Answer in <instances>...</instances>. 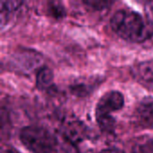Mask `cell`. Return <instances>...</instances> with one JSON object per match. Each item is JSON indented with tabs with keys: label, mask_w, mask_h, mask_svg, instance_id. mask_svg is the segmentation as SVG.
I'll return each instance as SVG.
<instances>
[{
	"label": "cell",
	"mask_w": 153,
	"mask_h": 153,
	"mask_svg": "<svg viewBox=\"0 0 153 153\" xmlns=\"http://www.w3.org/2000/svg\"><path fill=\"white\" fill-rule=\"evenodd\" d=\"M70 90L73 94L77 97H85L89 95L93 90V84L88 83H76L70 87Z\"/></svg>",
	"instance_id": "10"
},
{
	"label": "cell",
	"mask_w": 153,
	"mask_h": 153,
	"mask_svg": "<svg viewBox=\"0 0 153 153\" xmlns=\"http://www.w3.org/2000/svg\"><path fill=\"white\" fill-rule=\"evenodd\" d=\"M135 153H153V143L152 141H145L135 144Z\"/></svg>",
	"instance_id": "12"
},
{
	"label": "cell",
	"mask_w": 153,
	"mask_h": 153,
	"mask_svg": "<svg viewBox=\"0 0 153 153\" xmlns=\"http://www.w3.org/2000/svg\"><path fill=\"white\" fill-rule=\"evenodd\" d=\"M49 13L52 16H54L56 19H59L65 14L64 7L59 3H51L49 6Z\"/></svg>",
	"instance_id": "13"
},
{
	"label": "cell",
	"mask_w": 153,
	"mask_h": 153,
	"mask_svg": "<svg viewBox=\"0 0 153 153\" xmlns=\"http://www.w3.org/2000/svg\"><path fill=\"white\" fill-rule=\"evenodd\" d=\"M43 56L34 49L22 48L11 57V65L21 73H30L43 65Z\"/></svg>",
	"instance_id": "4"
},
{
	"label": "cell",
	"mask_w": 153,
	"mask_h": 153,
	"mask_svg": "<svg viewBox=\"0 0 153 153\" xmlns=\"http://www.w3.org/2000/svg\"><path fill=\"white\" fill-rule=\"evenodd\" d=\"M61 134L67 142L76 145L87 138L88 129L82 121L74 118H67L62 122Z\"/></svg>",
	"instance_id": "5"
},
{
	"label": "cell",
	"mask_w": 153,
	"mask_h": 153,
	"mask_svg": "<svg viewBox=\"0 0 153 153\" xmlns=\"http://www.w3.org/2000/svg\"><path fill=\"white\" fill-rule=\"evenodd\" d=\"M124 105V95L118 91H110L101 96L96 105L95 117L102 132L107 134L114 133L116 120L111 114L122 109Z\"/></svg>",
	"instance_id": "2"
},
{
	"label": "cell",
	"mask_w": 153,
	"mask_h": 153,
	"mask_svg": "<svg viewBox=\"0 0 153 153\" xmlns=\"http://www.w3.org/2000/svg\"><path fill=\"white\" fill-rule=\"evenodd\" d=\"M136 127L141 129H153V98L144 97L136 106L133 116Z\"/></svg>",
	"instance_id": "6"
},
{
	"label": "cell",
	"mask_w": 153,
	"mask_h": 153,
	"mask_svg": "<svg viewBox=\"0 0 153 153\" xmlns=\"http://www.w3.org/2000/svg\"><path fill=\"white\" fill-rule=\"evenodd\" d=\"M54 86V74L48 66H42L36 74V87L39 91H48Z\"/></svg>",
	"instance_id": "8"
},
{
	"label": "cell",
	"mask_w": 153,
	"mask_h": 153,
	"mask_svg": "<svg viewBox=\"0 0 153 153\" xmlns=\"http://www.w3.org/2000/svg\"><path fill=\"white\" fill-rule=\"evenodd\" d=\"M22 143L32 153H56L58 141L48 129L28 126L20 131Z\"/></svg>",
	"instance_id": "3"
},
{
	"label": "cell",
	"mask_w": 153,
	"mask_h": 153,
	"mask_svg": "<svg viewBox=\"0 0 153 153\" xmlns=\"http://www.w3.org/2000/svg\"><path fill=\"white\" fill-rule=\"evenodd\" d=\"M8 153H18V152H16V150H12V151L8 152Z\"/></svg>",
	"instance_id": "15"
},
{
	"label": "cell",
	"mask_w": 153,
	"mask_h": 153,
	"mask_svg": "<svg viewBox=\"0 0 153 153\" xmlns=\"http://www.w3.org/2000/svg\"><path fill=\"white\" fill-rule=\"evenodd\" d=\"M98 153H126L123 150L117 148V147H110V148H107L104 149L102 151H100V152Z\"/></svg>",
	"instance_id": "14"
},
{
	"label": "cell",
	"mask_w": 153,
	"mask_h": 153,
	"mask_svg": "<svg viewBox=\"0 0 153 153\" xmlns=\"http://www.w3.org/2000/svg\"><path fill=\"white\" fill-rule=\"evenodd\" d=\"M22 4H23L22 1H5V0H2L0 2L1 17H4L6 14H9V13H12L15 12Z\"/></svg>",
	"instance_id": "9"
},
{
	"label": "cell",
	"mask_w": 153,
	"mask_h": 153,
	"mask_svg": "<svg viewBox=\"0 0 153 153\" xmlns=\"http://www.w3.org/2000/svg\"><path fill=\"white\" fill-rule=\"evenodd\" d=\"M131 74L143 87L153 92V61H142L131 67Z\"/></svg>",
	"instance_id": "7"
},
{
	"label": "cell",
	"mask_w": 153,
	"mask_h": 153,
	"mask_svg": "<svg viewBox=\"0 0 153 153\" xmlns=\"http://www.w3.org/2000/svg\"><path fill=\"white\" fill-rule=\"evenodd\" d=\"M84 4L95 9V10H98V11H101L103 9H106V8H108L112 4L113 2L112 1H97V0H91V1H83L82 2Z\"/></svg>",
	"instance_id": "11"
},
{
	"label": "cell",
	"mask_w": 153,
	"mask_h": 153,
	"mask_svg": "<svg viewBox=\"0 0 153 153\" xmlns=\"http://www.w3.org/2000/svg\"><path fill=\"white\" fill-rule=\"evenodd\" d=\"M110 26L120 38L130 42H143L152 34L143 17L131 9H119L112 15Z\"/></svg>",
	"instance_id": "1"
}]
</instances>
